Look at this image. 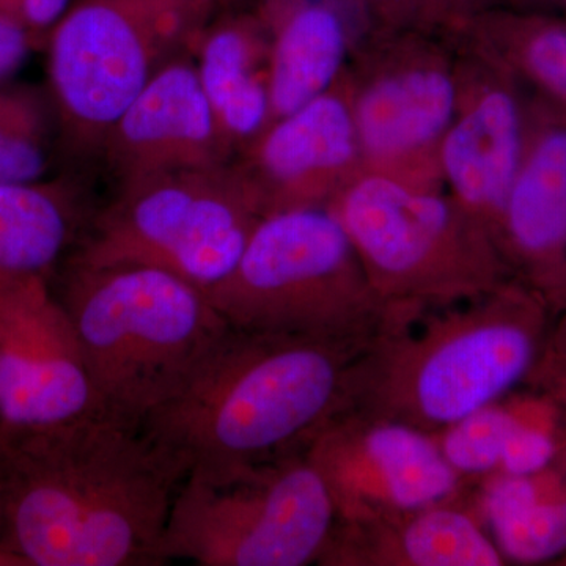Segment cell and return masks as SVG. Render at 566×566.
Returning a JSON list of instances; mask_svg holds the SVG:
<instances>
[{
	"mask_svg": "<svg viewBox=\"0 0 566 566\" xmlns=\"http://www.w3.org/2000/svg\"><path fill=\"white\" fill-rule=\"evenodd\" d=\"M188 465L107 411L0 436V546L20 566L164 565Z\"/></svg>",
	"mask_w": 566,
	"mask_h": 566,
	"instance_id": "6da1fadb",
	"label": "cell"
},
{
	"mask_svg": "<svg viewBox=\"0 0 566 566\" xmlns=\"http://www.w3.org/2000/svg\"><path fill=\"white\" fill-rule=\"evenodd\" d=\"M370 344L232 327L185 390L144 424L189 471L305 455L354 409V370Z\"/></svg>",
	"mask_w": 566,
	"mask_h": 566,
	"instance_id": "7a4b0ae2",
	"label": "cell"
},
{
	"mask_svg": "<svg viewBox=\"0 0 566 566\" xmlns=\"http://www.w3.org/2000/svg\"><path fill=\"white\" fill-rule=\"evenodd\" d=\"M556 316L510 279L389 327L357 359L354 409L438 433L526 385Z\"/></svg>",
	"mask_w": 566,
	"mask_h": 566,
	"instance_id": "3957f363",
	"label": "cell"
},
{
	"mask_svg": "<svg viewBox=\"0 0 566 566\" xmlns=\"http://www.w3.org/2000/svg\"><path fill=\"white\" fill-rule=\"evenodd\" d=\"M57 296L103 408L136 422L178 397L232 329L199 286L147 264L66 263Z\"/></svg>",
	"mask_w": 566,
	"mask_h": 566,
	"instance_id": "277c9868",
	"label": "cell"
},
{
	"mask_svg": "<svg viewBox=\"0 0 566 566\" xmlns=\"http://www.w3.org/2000/svg\"><path fill=\"white\" fill-rule=\"evenodd\" d=\"M208 297L233 329L345 344H370L423 311L376 292L329 208L263 218Z\"/></svg>",
	"mask_w": 566,
	"mask_h": 566,
	"instance_id": "5b68a950",
	"label": "cell"
},
{
	"mask_svg": "<svg viewBox=\"0 0 566 566\" xmlns=\"http://www.w3.org/2000/svg\"><path fill=\"white\" fill-rule=\"evenodd\" d=\"M218 0H73L46 41L61 151L102 156L112 126L153 74L191 51Z\"/></svg>",
	"mask_w": 566,
	"mask_h": 566,
	"instance_id": "8992f818",
	"label": "cell"
},
{
	"mask_svg": "<svg viewBox=\"0 0 566 566\" xmlns=\"http://www.w3.org/2000/svg\"><path fill=\"white\" fill-rule=\"evenodd\" d=\"M386 301L444 307L512 277L491 234L446 189H420L363 172L329 205Z\"/></svg>",
	"mask_w": 566,
	"mask_h": 566,
	"instance_id": "52a82bcc",
	"label": "cell"
},
{
	"mask_svg": "<svg viewBox=\"0 0 566 566\" xmlns=\"http://www.w3.org/2000/svg\"><path fill=\"white\" fill-rule=\"evenodd\" d=\"M335 526L322 476L305 455L240 469H192L164 532V564H316Z\"/></svg>",
	"mask_w": 566,
	"mask_h": 566,
	"instance_id": "ba28073f",
	"label": "cell"
},
{
	"mask_svg": "<svg viewBox=\"0 0 566 566\" xmlns=\"http://www.w3.org/2000/svg\"><path fill=\"white\" fill-rule=\"evenodd\" d=\"M232 163L120 182L69 262L147 264L210 293L234 270L262 221Z\"/></svg>",
	"mask_w": 566,
	"mask_h": 566,
	"instance_id": "9c48e42d",
	"label": "cell"
},
{
	"mask_svg": "<svg viewBox=\"0 0 566 566\" xmlns=\"http://www.w3.org/2000/svg\"><path fill=\"white\" fill-rule=\"evenodd\" d=\"M364 172L444 189L441 145L458 103V50L438 32L370 33L346 69Z\"/></svg>",
	"mask_w": 566,
	"mask_h": 566,
	"instance_id": "30bf717a",
	"label": "cell"
},
{
	"mask_svg": "<svg viewBox=\"0 0 566 566\" xmlns=\"http://www.w3.org/2000/svg\"><path fill=\"white\" fill-rule=\"evenodd\" d=\"M305 458L322 476L337 523L461 501L472 488L447 463L433 434L357 409L327 424Z\"/></svg>",
	"mask_w": 566,
	"mask_h": 566,
	"instance_id": "8fae6325",
	"label": "cell"
},
{
	"mask_svg": "<svg viewBox=\"0 0 566 566\" xmlns=\"http://www.w3.org/2000/svg\"><path fill=\"white\" fill-rule=\"evenodd\" d=\"M106 411L50 277L0 279V436Z\"/></svg>",
	"mask_w": 566,
	"mask_h": 566,
	"instance_id": "7c38bea8",
	"label": "cell"
},
{
	"mask_svg": "<svg viewBox=\"0 0 566 566\" xmlns=\"http://www.w3.org/2000/svg\"><path fill=\"white\" fill-rule=\"evenodd\" d=\"M455 46L458 103L439 156L442 182L497 245L502 212L526 148L531 98L497 63Z\"/></svg>",
	"mask_w": 566,
	"mask_h": 566,
	"instance_id": "4fadbf2b",
	"label": "cell"
},
{
	"mask_svg": "<svg viewBox=\"0 0 566 566\" xmlns=\"http://www.w3.org/2000/svg\"><path fill=\"white\" fill-rule=\"evenodd\" d=\"M232 166L262 218L329 207L364 172L346 70L322 95L271 123Z\"/></svg>",
	"mask_w": 566,
	"mask_h": 566,
	"instance_id": "5bb4252c",
	"label": "cell"
},
{
	"mask_svg": "<svg viewBox=\"0 0 566 566\" xmlns=\"http://www.w3.org/2000/svg\"><path fill=\"white\" fill-rule=\"evenodd\" d=\"M102 156L120 182L233 161L191 52L175 55L153 74L112 126Z\"/></svg>",
	"mask_w": 566,
	"mask_h": 566,
	"instance_id": "9a60e30c",
	"label": "cell"
},
{
	"mask_svg": "<svg viewBox=\"0 0 566 566\" xmlns=\"http://www.w3.org/2000/svg\"><path fill=\"white\" fill-rule=\"evenodd\" d=\"M497 248L513 279L539 294L554 316L566 312V123L534 96Z\"/></svg>",
	"mask_w": 566,
	"mask_h": 566,
	"instance_id": "2e32d148",
	"label": "cell"
},
{
	"mask_svg": "<svg viewBox=\"0 0 566 566\" xmlns=\"http://www.w3.org/2000/svg\"><path fill=\"white\" fill-rule=\"evenodd\" d=\"M245 6L270 41L273 122L340 80L371 33L359 0H248Z\"/></svg>",
	"mask_w": 566,
	"mask_h": 566,
	"instance_id": "e0dca14e",
	"label": "cell"
},
{
	"mask_svg": "<svg viewBox=\"0 0 566 566\" xmlns=\"http://www.w3.org/2000/svg\"><path fill=\"white\" fill-rule=\"evenodd\" d=\"M316 565L502 566L469 495L376 520L337 523Z\"/></svg>",
	"mask_w": 566,
	"mask_h": 566,
	"instance_id": "ac0fdd59",
	"label": "cell"
},
{
	"mask_svg": "<svg viewBox=\"0 0 566 566\" xmlns=\"http://www.w3.org/2000/svg\"><path fill=\"white\" fill-rule=\"evenodd\" d=\"M200 84L234 158L273 122L270 41L240 0L219 10L191 46Z\"/></svg>",
	"mask_w": 566,
	"mask_h": 566,
	"instance_id": "d6986e66",
	"label": "cell"
},
{
	"mask_svg": "<svg viewBox=\"0 0 566 566\" xmlns=\"http://www.w3.org/2000/svg\"><path fill=\"white\" fill-rule=\"evenodd\" d=\"M471 504L506 565H557L566 556V452L535 474L475 483Z\"/></svg>",
	"mask_w": 566,
	"mask_h": 566,
	"instance_id": "ffe728a7",
	"label": "cell"
},
{
	"mask_svg": "<svg viewBox=\"0 0 566 566\" xmlns=\"http://www.w3.org/2000/svg\"><path fill=\"white\" fill-rule=\"evenodd\" d=\"M84 226L74 178L0 182V279L50 277Z\"/></svg>",
	"mask_w": 566,
	"mask_h": 566,
	"instance_id": "44dd1931",
	"label": "cell"
},
{
	"mask_svg": "<svg viewBox=\"0 0 566 566\" xmlns=\"http://www.w3.org/2000/svg\"><path fill=\"white\" fill-rule=\"evenodd\" d=\"M455 43L509 71L539 102L566 111V14L502 7L479 14Z\"/></svg>",
	"mask_w": 566,
	"mask_h": 566,
	"instance_id": "7402d4cb",
	"label": "cell"
},
{
	"mask_svg": "<svg viewBox=\"0 0 566 566\" xmlns=\"http://www.w3.org/2000/svg\"><path fill=\"white\" fill-rule=\"evenodd\" d=\"M61 153L50 92L0 84V182L43 180Z\"/></svg>",
	"mask_w": 566,
	"mask_h": 566,
	"instance_id": "603a6c76",
	"label": "cell"
},
{
	"mask_svg": "<svg viewBox=\"0 0 566 566\" xmlns=\"http://www.w3.org/2000/svg\"><path fill=\"white\" fill-rule=\"evenodd\" d=\"M512 424L509 400L495 401L434 433L450 468L468 485L497 474Z\"/></svg>",
	"mask_w": 566,
	"mask_h": 566,
	"instance_id": "cb8c5ba5",
	"label": "cell"
},
{
	"mask_svg": "<svg viewBox=\"0 0 566 566\" xmlns=\"http://www.w3.org/2000/svg\"><path fill=\"white\" fill-rule=\"evenodd\" d=\"M73 0H0V17L31 36L33 48L46 46L52 29Z\"/></svg>",
	"mask_w": 566,
	"mask_h": 566,
	"instance_id": "d4e9b609",
	"label": "cell"
},
{
	"mask_svg": "<svg viewBox=\"0 0 566 566\" xmlns=\"http://www.w3.org/2000/svg\"><path fill=\"white\" fill-rule=\"evenodd\" d=\"M371 33L428 29V0H359ZM431 32V31H430Z\"/></svg>",
	"mask_w": 566,
	"mask_h": 566,
	"instance_id": "484cf974",
	"label": "cell"
},
{
	"mask_svg": "<svg viewBox=\"0 0 566 566\" xmlns=\"http://www.w3.org/2000/svg\"><path fill=\"white\" fill-rule=\"evenodd\" d=\"M510 3L512 0H428V29L450 39L479 14Z\"/></svg>",
	"mask_w": 566,
	"mask_h": 566,
	"instance_id": "4316f807",
	"label": "cell"
},
{
	"mask_svg": "<svg viewBox=\"0 0 566 566\" xmlns=\"http://www.w3.org/2000/svg\"><path fill=\"white\" fill-rule=\"evenodd\" d=\"M527 382L551 387L566 401V312L554 319L545 353Z\"/></svg>",
	"mask_w": 566,
	"mask_h": 566,
	"instance_id": "83f0119b",
	"label": "cell"
},
{
	"mask_svg": "<svg viewBox=\"0 0 566 566\" xmlns=\"http://www.w3.org/2000/svg\"><path fill=\"white\" fill-rule=\"evenodd\" d=\"M32 50L35 48L31 36L13 22L0 17V84L17 73Z\"/></svg>",
	"mask_w": 566,
	"mask_h": 566,
	"instance_id": "f1b7e54d",
	"label": "cell"
},
{
	"mask_svg": "<svg viewBox=\"0 0 566 566\" xmlns=\"http://www.w3.org/2000/svg\"><path fill=\"white\" fill-rule=\"evenodd\" d=\"M512 9L531 11H553L557 9V0H512Z\"/></svg>",
	"mask_w": 566,
	"mask_h": 566,
	"instance_id": "f546056e",
	"label": "cell"
},
{
	"mask_svg": "<svg viewBox=\"0 0 566 566\" xmlns=\"http://www.w3.org/2000/svg\"><path fill=\"white\" fill-rule=\"evenodd\" d=\"M0 566H20L17 558L11 557L9 553L2 549L0 546Z\"/></svg>",
	"mask_w": 566,
	"mask_h": 566,
	"instance_id": "4dcf8cb0",
	"label": "cell"
},
{
	"mask_svg": "<svg viewBox=\"0 0 566 566\" xmlns=\"http://www.w3.org/2000/svg\"><path fill=\"white\" fill-rule=\"evenodd\" d=\"M557 9H560L562 13L566 14V0H557Z\"/></svg>",
	"mask_w": 566,
	"mask_h": 566,
	"instance_id": "1f68e13d",
	"label": "cell"
},
{
	"mask_svg": "<svg viewBox=\"0 0 566 566\" xmlns=\"http://www.w3.org/2000/svg\"><path fill=\"white\" fill-rule=\"evenodd\" d=\"M219 3H221L222 7L230 6V3L238 2V0H218Z\"/></svg>",
	"mask_w": 566,
	"mask_h": 566,
	"instance_id": "d6a6232c",
	"label": "cell"
},
{
	"mask_svg": "<svg viewBox=\"0 0 566 566\" xmlns=\"http://www.w3.org/2000/svg\"><path fill=\"white\" fill-rule=\"evenodd\" d=\"M557 565H565L566 566V556L564 558H562V560L558 562Z\"/></svg>",
	"mask_w": 566,
	"mask_h": 566,
	"instance_id": "836d02e7",
	"label": "cell"
}]
</instances>
